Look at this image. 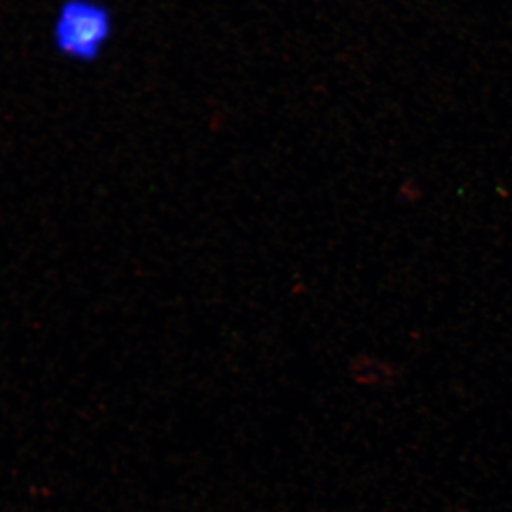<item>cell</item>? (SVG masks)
Here are the masks:
<instances>
[{
  "label": "cell",
  "instance_id": "cell-1",
  "mask_svg": "<svg viewBox=\"0 0 512 512\" xmlns=\"http://www.w3.org/2000/svg\"><path fill=\"white\" fill-rule=\"evenodd\" d=\"M114 33L113 13L99 0H64L53 22V46L77 63L100 59Z\"/></svg>",
  "mask_w": 512,
  "mask_h": 512
}]
</instances>
